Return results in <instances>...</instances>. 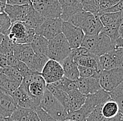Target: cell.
<instances>
[{
	"mask_svg": "<svg viewBox=\"0 0 123 121\" xmlns=\"http://www.w3.org/2000/svg\"><path fill=\"white\" fill-rule=\"evenodd\" d=\"M52 84L57 88L64 91L67 93L70 91L73 90H78L76 81H71L68 78H65L64 76L62 78H61L60 81H58L55 83H52Z\"/></svg>",
	"mask_w": 123,
	"mask_h": 121,
	"instance_id": "cell-30",
	"label": "cell"
},
{
	"mask_svg": "<svg viewBox=\"0 0 123 121\" xmlns=\"http://www.w3.org/2000/svg\"><path fill=\"white\" fill-rule=\"evenodd\" d=\"M104 104H100L95 107V108L92 111V112L90 114L87 118L86 121H102L104 118L101 113V108Z\"/></svg>",
	"mask_w": 123,
	"mask_h": 121,
	"instance_id": "cell-37",
	"label": "cell"
},
{
	"mask_svg": "<svg viewBox=\"0 0 123 121\" xmlns=\"http://www.w3.org/2000/svg\"><path fill=\"white\" fill-rule=\"evenodd\" d=\"M104 27L120 23L123 19V11L115 13H104L99 16Z\"/></svg>",
	"mask_w": 123,
	"mask_h": 121,
	"instance_id": "cell-25",
	"label": "cell"
},
{
	"mask_svg": "<svg viewBox=\"0 0 123 121\" xmlns=\"http://www.w3.org/2000/svg\"><path fill=\"white\" fill-rule=\"evenodd\" d=\"M59 2L62 8L60 18L64 22H67L71 16L83 11L80 0H60Z\"/></svg>",
	"mask_w": 123,
	"mask_h": 121,
	"instance_id": "cell-15",
	"label": "cell"
},
{
	"mask_svg": "<svg viewBox=\"0 0 123 121\" xmlns=\"http://www.w3.org/2000/svg\"><path fill=\"white\" fill-rule=\"evenodd\" d=\"M30 45L35 54L48 55V41L44 37L36 34Z\"/></svg>",
	"mask_w": 123,
	"mask_h": 121,
	"instance_id": "cell-22",
	"label": "cell"
},
{
	"mask_svg": "<svg viewBox=\"0 0 123 121\" xmlns=\"http://www.w3.org/2000/svg\"><path fill=\"white\" fill-rule=\"evenodd\" d=\"M102 121H123V115L119 112L114 117L111 118H104Z\"/></svg>",
	"mask_w": 123,
	"mask_h": 121,
	"instance_id": "cell-45",
	"label": "cell"
},
{
	"mask_svg": "<svg viewBox=\"0 0 123 121\" xmlns=\"http://www.w3.org/2000/svg\"><path fill=\"white\" fill-rule=\"evenodd\" d=\"M28 95L40 105L41 99L46 89V83L41 74L34 73L30 76L23 78L20 85Z\"/></svg>",
	"mask_w": 123,
	"mask_h": 121,
	"instance_id": "cell-4",
	"label": "cell"
},
{
	"mask_svg": "<svg viewBox=\"0 0 123 121\" xmlns=\"http://www.w3.org/2000/svg\"><path fill=\"white\" fill-rule=\"evenodd\" d=\"M123 82V69L116 68L103 71L99 78L101 88L110 92Z\"/></svg>",
	"mask_w": 123,
	"mask_h": 121,
	"instance_id": "cell-9",
	"label": "cell"
},
{
	"mask_svg": "<svg viewBox=\"0 0 123 121\" xmlns=\"http://www.w3.org/2000/svg\"><path fill=\"white\" fill-rule=\"evenodd\" d=\"M41 76L46 84H52L64 77V71L59 62L49 60L43 69Z\"/></svg>",
	"mask_w": 123,
	"mask_h": 121,
	"instance_id": "cell-12",
	"label": "cell"
},
{
	"mask_svg": "<svg viewBox=\"0 0 123 121\" xmlns=\"http://www.w3.org/2000/svg\"><path fill=\"white\" fill-rule=\"evenodd\" d=\"M13 45L14 44L12 43L6 36H5L1 44L0 45V55H4L7 57L13 54Z\"/></svg>",
	"mask_w": 123,
	"mask_h": 121,
	"instance_id": "cell-33",
	"label": "cell"
},
{
	"mask_svg": "<svg viewBox=\"0 0 123 121\" xmlns=\"http://www.w3.org/2000/svg\"><path fill=\"white\" fill-rule=\"evenodd\" d=\"M80 46L86 48L91 54L97 57L109 53L113 51L111 40L102 33L95 36H85Z\"/></svg>",
	"mask_w": 123,
	"mask_h": 121,
	"instance_id": "cell-3",
	"label": "cell"
},
{
	"mask_svg": "<svg viewBox=\"0 0 123 121\" xmlns=\"http://www.w3.org/2000/svg\"><path fill=\"white\" fill-rule=\"evenodd\" d=\"M0 121H6V120H5V118H3V117L0 116Z\"/></svg>",
	"mask_w": 123,
	"mask_h": 121,
	"instance_id": "cell-50",
	"label": "cell"
},
{
	"mask_svg": "<svg viewBox=\"0 0 123 121\" xmlns=\"http://www.w3.org/2000/svg\"><path fill=\"white\" fill-rule=\"evenodd\" d=\"M46 89L57 99V100L65 108L66 110L67 109L69 97L67 92L57 88L53 84H46Z\"/></svg>",
	"mask_w": 123,
	"mask_h": 121,
	"instance_id": "cell-24",
	"label": "cell"
},
{
	"mask_svg": "<svg viewBox=\"0 0 123 121\" xmlns=\"http://www.w3.org/2000/svg\"><path fill=\"white\" fill-rule=\"evenodd\" d=\"M67 22L83 32L85 36H95L101 33L104 26L99 16L85 12L83 10L71 16Z\"/></svg>",
	"mask_w": 123,
	"mask_h": 121,
	"instance_id": "cell-2",
	"label": "cell"
},
{
	"mask_svg": "<svg viewBox=\"0 0 123 121\" xmlns=\"http://www.w3.org/2000/svg\"><path fill=\"white\" fill-rule=\"evenodd\" d=\"M121 11H123V0L119 1L114 6L104 11L101 15L104 14V13H118Z\"/></svg>",
	"mask_w": 123,
	"mask_h": 121,
	"instance_id": "cell-41",
	"label": "cell"
},
{
	"mask_svg": "<svg viewBox=\"0 0 123 121\" xmlns=\"http://www.w3.org/2000/svg\"><path fill=\"white\" fill-rule=\"evenodd\" d=\"M6 57H7V65L11 67L16 68V67L18 65V64L20 62L13 54L8 55Z\"/></svg>",
	"mask_w": 123,
	"mask_h": 121,
	"instance_id": "cell-42",
	"label": "cell"
},
{
	"mask_svg": "<svg viewBox=\"0 0 123 121\" xmlns=\"http://www.w3.org/2000/svg\"><path fill=\"white\" fill-rule=\"evenodd\" d=\"M35 35L34 30L28 28L23 23L15 22L11 23L6 37L15 44H30Z\"/></svg>",
	"mask_w": 123,
	"mask_h": 121,
	"instance_id": "cell-7",
	"label": "cell"
},
{
	"mask_svg": "<svg viewBox=\"0 0 123 121\" xmlns=\"http://www.w3.org/2000/svg\"><path fill=\"white\" fill-rule=\"evenodd\" d=\"M62 33L65 37L71 50L80 47L85 34L80 28L68 22L63 21L62 26Z\"/></svg>",
	"mask_w": 123,
	"mask_h": 121,
	"instance_id": "cell-10",
	"label": "cell"
},
{
	"mask_svg": "<svg viewBox=\"0 0 123 121\" xmlns=\"http://www.w3.org/2000/svg\"><path fill=\"white\" fill-rule=\"evenodd\" d=\"M31 1L34 8L44 19L60 18L62 8L58 0H33Z\"/></svg>",
	"mask_w": 123,
	"mask_h": 121,
	"instance_id": "cell-8",
	"label": "cell"
},
{
	"mask_svg": "<svg viewBox=\"0 0 123 121\" xmlns=\"http://www.w3.org/2000/svg\"><path fill=\"white\" fill-rule=\"evenodd\" d=\"M101 113L104 118H111L119 113V108L117 103L112 99L104 103L101 108Z\"/></svg>",
	"mask_w": 123,
	"mask_h": 121,
	"instance_id": "cell-27",
	"label": "cell"
},
{
	"mask_svg": "<svg viewBox=\"0 0 123 121\" xmlns=\"http://www.w3.org/2000/svg\"><path fill=\"white\" fill-rule=\"evenodd\" d=\"M30 0H8L6 4L10 6H25L30 4Z\"/></svg>",
	"mask_w": 123,
	"mask_h": 121,
	"instance_id": "cell-43",
	"label": "cell"
},
{
	"mask_svg": "<svg viewBox=\"0 0 123 121\" xmlns=\"http://www.w3.org/2000/svg\"><path fill=\"white\" fill-rule=\"evenodd\" d=\"M111 99L109 92L101 89L97 92L87 95L85 104L82 107L76 111L71 112L68 115L67 120L73 121H86L88 115L91 114L96 106L103 104Z\"/></svg>",
	"mask_w": 123,
	"mask_h": 121,
	"instance_id": "cell-1",
	"label": "cell"
},
{
	"mask_svg": "<svg viewBox=\"0 0 123 121\" xmlns=\"http://www.w3.org/2000/svg\"><path fill=\"white\" fill-rule=\"evenodd\" d=\"M34 111L38 115L40 121H56L55 120H54L49 114H47L45 111L41 108L40 106L37 108Z\"/></svg>",
	"mask_w": 123,
	"mask_h": 121,
	"instance_id": "cell-40",
	"label": "cell"
},
{
	"mask_svg": "<svg viewBox=\"0 0 123 121\" xmlns=\"http://www.w3.org/2000/svg\"><path fill=\"white\" fill-rule=\"evenodd\" d=\"M71 121V120H66V121Z\"/></svg>",
	"mask_w": 123,
	"mask_h": 121,
	"instance_id": "cell-51",
	"label": "cell"
},
{
	"mask_svg": "<svg viewBox=\"0 0 123 121\" xmlns=\"http://www.w3.org/2000/svg\"><path fill=\"white\" fill-rule=\"evenodd\" d=\"M76 83L78 90L85 96L93 95L101 89L99 79L94 78H79Z\"/></svg>",
	"mask_w": 123,
	"mask_h": 121,
	"instance_id": "cell-14",
	"label": "cell"
},
{
	"mask_svg": "<svg viewBox=\"0 0 123 121\" xmlns=\"http://www.w3.org/2000/svg\"><path fill=\"white\" fill-rule=\"evenodd\" d=\"M39 106L56 121L67 120L69 113L47 89L41 99Z\"/></svg>",
	"mask_w": 123,
	"mask_h": 121,
	"instance_id": "cell-5",
	"label": "cell"
},
{
	"mask_svg": "<svg viewBox=\"0 0 123 121\" xmlns=\"http://www.w3.org/2000/svg\"><path fill=\"white\" fill-rule=\"evenodd\" d=\"M111 99L115 102L119 108V112L123 115V82L113 90L109 92Z\"/></svg>",
	"mask_w": 123,
	"mask_h": 121,
	"instance_id": "cell-28",
	"label": "cell"
},
{
	"mask_svg": "<svg viewBox=\"0 0 123 121\" xmlns=\"http://www.w3.org/2000/svg\"><path fill=\"white\" fill-rule=\"evenodd\" d=\"M119 34H120V37L123 39V19L122 20L120 24V27H119Z\"/></svg>",
	"mask_w": 123,
	"mask_h": 121,
	"instance_id": "cell-47",
	"label": "cell"
},
{
	"mask_svg": "<svg viewBox=\"0 0 123 121\" xmlns=\"http://www.w3.org/2000/svg\"><path fill=\"white\" fill-rule=\"evenodd\" d=\"M109 54L115 64V68L123 69V48L115 49Z\"/></svg>",
	"mask_w": 123,
	"mask_h": 121,
	"instance_id": "cell-34",
	"label": "cell"
},
{
	"mask_svg": "<svg viewBox=\"0 0 123 121\" xmlns=\"http://www.w3.org/2000/svg\"><path fill=\"white\" fill-rule=\"evenodd\" d=\"M6 6V0H0V14L4 13V9Z\"/></svg>",
	"mask_w": 123,
	"mask_h": 121,
	"instance_id": "cell-46",
	"label": "cell"
},
{
	"mask_svg": "<svg viewBox=\"0 0 123 121\" xmlns=\"http://www.w3.org/2000/svg\"><path fill=\"white\" fill-rule=\"evenodd\" d=\"M10 95L13 99L18 106L20 108L35 111L39 107V104L31 98L28 94L20 86L14 92L11 93Z\"/></svg>",
	"mask_w": 123,
	"mask_h": 121,
	"instance_id": "cell-13",
	"label": "cell"
},
{
	"mask_svg": "<svg viewBox=\"0 0 123 121\" xmlns=\"http://www.w3.org/2000/svg\"><path fill=\"white\" fill-rule=\"evenodd\" d=\"M20 85V84L11 80L3 74L0 73V90L11 95V93L18 89Z\"/></svg>",
	"mask_w": 123,
	"mask_h": 121,
	"instance_id": "cell-26",
	"label": "cell"
},
{
	"mask_svg": "<svg viewBox=\"0 0 123 121\" xmlns=\"http://www.w3.org/2000/svg\"></svg>",
	"mask_w": 123,
	"mask_h": 121,
	"instance_id": "cell-52",
	"label": "cell"
},
{
	"mask_svg": "<svg viewBox=\"0 0 123 121\" xmlns=\"http://www.w3.org/2000/svg\"><path fill=\"white\" fill-rule=\"evenodd\" d=\"M0 69H1V67H0Z\"/></svg>",
	"mask_w": 123,
	"mask_h": 121,
	"instance_id": "cell-53",
	"label": "cell"
},
{
	"mask_svg": "<svg viewBox=\"0 0 123 121\" xmlns=\"http://www.w3.org/2000/svg\"><path fill=\"white\" fill-rule=\"evenodd\" d=\"M80 78H94L96 76V69L78 66Z\"/></svg>",
	"mask_w": 123,
	"mask_h": 121,
	"instance_id": "cell-38",
	"label": "cell"
},
{
	"mask_svg": "<svg viewBox=\"0 0 123 121\" xmlns=\"http://www.w3.org/2000/svg\"><path fill=\"white\" fill-rule=\"evenodd\" d=\"M50 59L45 55H37L35 54L31 62L27 65L29 69L34 72L41 74L43 67Z\"/></svg>",
	"mask_w": 123,
	"mask_h": 121,
	"instance_id": "cell-23",
	"label": "cell"
},
{
	"mask_svg": "<svg viewBox=\"0 0 123 121\" xmlns=\"http://www.w3.org/2000/svg\"><path fill=\"white\" fill-rule=\"evenodd\" d=\"M120 23L111 25L109 26L104 27L101 33L105 34L108 38L111 40L112 42L116 41L118 38H120V34H119V27Z\"/></svg>",
	"mask_w": 123,
	"mask_h": 121,
	"instance_id": "cell-32",
	"label": "cell"
},
{
	"mask_svg": "<svg viewBox=\"0 0 123 121\" xmlns=\"http://www.w3.org/2000/svg\"><path fill=\"white\" fill-rule=\"evenodd\" d=\"M27 121H40V120L38 118V115L37 114V113L34 111L31 110L28 115Z\"/></svg>",
	"mask_w": 123,
	"mask_h": 121,
	"instance_id": "cell-44",
	"label": "cell"
},
{
	"mask_svg": "<svg viewBox=\"0 0 123 121\" xmlns=\"http://www.w3.org/2000/svg\"><path fill=\"white\" fill-rule=\"evenodd\" d=\"M18 108L12 97L0 90V116L9 118Z\"/></svg>",
	"mask_w": 123,
	"mask_h": 121,
	"instance_id": "cell-17",
	"label": "cell"
},
{
	"mask_svg": "<svg viewBox=\"0 0 123 121\" xmlns=\"http://www.w3.org/2000/svg\"><path fill=\"white\" fill-rule=\"evenodd\" d=\"M62 23L63 20L61 18L45 19L42 25L38 29L35 30V33L50 41L57 35L61 34Z\"/></svg>",
	"mask_w": 123,
	"mask_h": 121,
	"instance_id": "cell-11",
	"label": "cell"
},
{
	"mask_svg": "<svg viewBox=\"0 0 123 121\" xmlns=\"http://www.w3.org/2000/svg\"><path fill=\"white\" fill-rule=\"evenodd\" d=\"M31 110L25 109L23 108H18L11 115V118L13 121H27L28 115Z\"/></svg>",
	"mask_w": 123,
	"mask_h": 121,
	"instance_id": "cell-35",
	"label": "cell"
},
{
	"mask_svg": "<svg viewBox=\"0 0 123 121\" xmlns=\"http://www.w3.org/2000/svg\"><path fill=\"white\" fill-rule=\"evenodd\" d=\"M71 51L65 37L61 33L48 41L47 56L50 60L60 63L71 54Z\"/></svg>",
	"mask_w": 123,
	"mask_h": 121,
	"instance_id": "cell-6",
	"label": "cell"
},
{
	"mask_svg": "<svg viewBox=\"0 0 123 121\" xmlns=\"http://www.w3.org/2000/svg\"><path fill=\"white\" fill-rule=\"evenodd\" d=\"M69 97V103L67 106V112L70 114L80 109L85 102L86 97L84 95L80 93L78 90H73L67 92Z\"/></svg>",
	"mask_w": 123,
	"mask_h": 121,
	"instance_id": "cell-20",
	"label": "cell"
},
{
	"mask_svg": "<svg viewBox=\"0 0 123 121\" xmlns=\"http://www.w3.org/2000/svg\"><path fill=\"white\" fill-rule=\"evenodd\" d=\"M13 55L27 66L31 62L35 53L30 44H15L13 45Z\"/></svg>",
	"mask_w": 123,
	"mask_h": 121,
	"instance_id": "cell-19",
	"label": "cell"
},
{
	"mask_svg": "<svg viewBox=\"0 0 123 121\" xmlns=\"http://www.w3.org/2000/svg\"><path fill=\"white\" fill-rule=\"evenodd\" d=\"M11 25V21L5 13L0 14V34L6 36Z\"/></svg>",
	"mask_w": 123,
	"mask_h": 121,
	"instance_id": "cell-36",
	"label": "cell"
},
{
	"mask_svg": "<svg viewBox=\"0 0 123 121\" xmlns=\"http://www.w3.org/2000/svg\"><path fill=\"white\" fill-rule=\"evenodd\" d=\"M44 20L45 19L34 8L32 4H31V5L29 8V11L26 16V18L23 23L28 28H30V29L35 30L38 29V27L42 25Z\"/></svg>",
	"mask_w": 123,
	"mask_h": 121,
	"instance_id": "cell-21",
	"label": "cell"
},
{
	"mask_svg": "<svg viewBox=\"0 0 123 121\" xmlns=\"http://www.w3.org/2000/svg\"><path fill=\"white\" fill-rule=\"evenodd\" d=\"M60 64L62 67L64 76L65 78L74 81H76L80 78L78 65L74 62V57L71 53L67 57L62 61Z\"/></svg>",
	"mask_w": 123,
	"mask_h": 121,
	"instance_id": "cell-18",
	"label": "cell"
},
{
	"mask_svg": "<svg viewBox=\"0 0 123 121\" xmlns=\"http://www.w3.org/2000/svg\"><path fill=\"white\" fill-rule=\"evenodd\" d=\"M83 10L92 15L99 16V0H80Z\"/></svg>",
	"mask_w": 123,
	"mask_h": 121,
	"instance_id": "cell-29",
	"label": "cell"
},
{
	"mask_svg": "<svg viewBox=\"0 0 123 121\" xmlns=\"http://www.w3.org/2000/svg\"><path fill=\"white\" fill-rule=\"evenodd\" d=\"M0 73L3 74L4 75H5L11 80L14 81L19 84H21L23 81V78L19 73V71L17 70V69L14 67H11L7 66L5 68H1Z\"/></svg>",
	"mask_w": 123,
	"mask_h": 121,
	"instance_id": "cell-31",
	"label": "cell"
},
{
	"mask_svg": "<svg viewBox=\"0 0 123 121\" xmlns=\"http://www.w3.org/2000/svg\"><path fill=\"white\" fill-rule=\"evenodd\" d=\"M31 5V1L30 4L25 6H10L6 4L4 13L8 16L11 23L15 22L24 23Z\"/></svg>",
	"mask_w": 123,
	"mask_h": 121,
	"instance_id": "cell-16",
	"label": "cell"
},
{
	"mask_svg": "<svg viewBox=\"0 0 123 121\" xmlns=\"http://www.w3.org/2000/svg\"><path fill=\"white\" fill-rule=\"evenodd\" d=\"M16 69L19 71V73L20 74V75L22 76L23 78L27 77V76H30L31 74L36 73V72H34L31 70H30L29 69V67L25 63H23L22 62H20V63L18 64V65L16 67Z\"/></svg>",
	"mask_w": 123,
	"mask_h": 121,
	"instance_id": "cell-39",
	"label": "cell"
},
{
	"mask_svg": "<svg viewBox=\"0 0 123 121\" xmlns=\"http://www.w3.org/2000/svg\"><path fill=\"white\" fill-rule=\"evenodd\" d=\"M4 35H3V34H0V45L1 44V42H2V41H3V39L4 38Z\"/></svg>",
	"mask_w": 123,
	"mask_h": 121,
	"instance_id": "cell-48",
	"label": "cell"
},
{
	"mask_svg": "<svg viewBox=\"0 0 123 121\" xmlns=\"http://www.w3.org/2000/svg\"><path fill=\"white\" fill-rule=\"evenodd\" d=\"M5 120L6 121H13L11 118H5Z\"/></svg>",
	"mask_w": 123,
	"mask_h": 121,
	"instance_id": "cell-49",
	"label": "cell"
}]
</instances>
